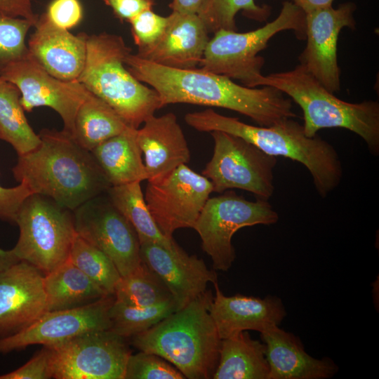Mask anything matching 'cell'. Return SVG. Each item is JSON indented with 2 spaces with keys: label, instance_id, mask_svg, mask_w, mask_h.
Masks as SVG:
<instances>
[{
  "label": "cell",
  "instance_id": "13",
  "mask_svg": "<svg viewBox=\"0 0 379 379\" xmlns=\"http://www.w3.org/2000/svg\"><path fill=\"white\" fill-rule=\"evenodd\" d=\"M76 232L103 251L121 276L133 271L142 262L140 244L133 226L104 194L73 211Z\"/></svg>",
  "mask_w": 379,
  "mask_h": 379
},
{
  "label": "cell",
  "instance_id": "37",
  "mask_svg": "<svg viewBox=\"0 0 379 379\" xmlns=\"http://www.w3.org/2000/svg\"><path fill=\"white\" fill-rule=\"evenodd\" d=\"M53 378L51 366V350L48 346L38 352L20 368L0 375V379H50Z\"/></svg>",
  "mask_w": 379,
  "mask_h": 379
},
{
  "label": "cell",
  "instance_id": "9",
  "mask_svg": "<svg viewBox=\"0 0 379 379\" xmlns=\"http://www.w3.org/2000/svg\"><path fill=\"white\" fill-rule=\"evenodd\" d=\"M279 218L268 201H249L227 190L208 199L193 229L199 235L201 248L210 256L213 270L225 272L236 258L232 244L234 234L245 227L276 224Z\"/></svg>",
  "mask_w": 379,
  "mask_h": 379
},
{
  "label": "cell",
  "instance_id": "27",
  "mask_svg": "<svg viewBox=\"0 0 379 379\" xmlns=\"http://www.w3.org/2000/svg\"><path fill=\"white\" fill-rule=\"evenodd\" d=\"M129 127L107 102L90 93L77 112L71 136L78 145L91 152Z\"/></svg>",
  "mask_w": 379,
  "mask_h": 379
},
{
  "label": "cell",
  "instance_id": "34",
  "mask_svg": "<svg viewBox=\"0 0 379 379\" xmlns=\"http://www.w3.org/2000/svg\"><path fill=\"white\" fill-rule=\"evenodd\" d=\"M34 26V24L27 19L0 12V71L29 54L25 39Z\"/></svg>",
  "mask_w": 379,
  "mask_h": 379
},
{
  "label": "cell",
  "instance_id": "26",
  "mask_svg": "<svg viewBox=\"0 0 379 379\" xmlns=\"http://www.w3.org/2000/svg\"><path fill=\"white\" fill-rule=\"evenodd\" d=\"M46 312L83 307L107 295L69 258L44 274Z\"/></svg>",
  "mask_w": 379,
  "mask_h": 379
},
{
  "label": "cell",
  "instance_id": "18",
  "mask_svg": "<svg viewBox=\"0 0 379 379\" xmlns=\"http://www.w3.org/2000/svg\"><path fill=\"white\" fill-rule=\"evenodd\" d=\"M140 254L168 287L177 310L205 292L208 284L218 281L215 271L202 259L188 255L177 244L171 249L154 243L141 244Z\"/></svg>",
  "mask_w": 379,
  "mask_h": 379
},
{
  "label": "cell",
  "instance_id": "38",
  "mask_svg": "<svg viewBox=\"0 0 379 379\" xmlns=\"http://www.w3.org/2000/svg\"><path fill=\"white\" fill-rule=\"evenodd\" d=\"M46 13L52 22L67 30L77 26L83 18L79 0H53Z\"/></svg>",
  "mask_w": 379,
  "mask_h": 379
},
{
  "label": "cell",
  "instance_id": "19",
  "mask_svg": "<svg viewBox=\"0 0 379 379\" xmlns=\"http://www.w3.org/2000/svg\"><path fill=\"white\" fill-rule=\"evenodd\" d=\"M209 312L221 340L249 330L260 333L279 326L287 313L281 299L268 295L264 298L237 294L225 295L218 281Z\"/></svg>",
  "mask_w": 379,
  "mask_h": 379
},
{
  "label": "cell",
  "instance_id": "33",
  "mask_svg": "<svg viewBox=\"0 0 379 379\" xmlns=\"http://www.w3.org/2000/svg\"><path fill=\"white\" fill-rule=\"evenodd\" d=\"M69 260L107 294L114 295L121 275L103 251L76 234Z\"/></svg>",
  "mask_w": 379,
  "mask_h": 379
},
{
  "label": "cell",
  "instance_id": "4",
  "mask_svg": "<svg viewBox=\"0 0 379 379\" xmlns=\"http://www.w3.org/2000/svg\"><path fill=\"white\" fill-rule=\"evenodd\" d=\"M213 297L211 291H206L152 328L131 337L133 345L166 360L185 378H213L221 343L209 312Z\"/></svg>",
  "mask_w": 379,
  "mask_h": 379
},
{
  "label": "cell",
  "instance_id": "7",
  "mask_svg": "<svg viewBox=\"0 0 379 379\" xmlns=\"http://www.w3.org/2000/svg\"><path fill=\"white\" fill-rule=\"evenodd\" d=\"M286 30L293 31L298 39H305V13L289 1L283 2L275 19L260 28L241 33L225 29L213 33L199 68L255 88L265 65V58L258 53L275 34Z\"/></svg>",
  "mask_w": 379,
  "mask_h": 379
},
{
  "label": "cell",
  "instance_id": "15",
  "mask_svg": "<svg viewBox=\"0 0 379 379\" xmlns=\"http://www.w3.org/2000/svg\"><path fill=\"white\" fill-rule=\"evenodd\" d=\"M357 6L347 1L305 14L307 44L299 56L300 65L324 87L334 93L340 89L337 46L344 27L354 29Z\"/></svg>",
  "mask_w": 379,
  "mask_h": 379
},
{
  "label": "cell",
  "instance_id": "39",
  "mask_svg": "<svg viewBox=\"0 0 379 379\" xmlns=\"http://www.w3.org/2000/svg\"><path fill=\"white\" fill-rule=\"evenodd\" d=\"M34 194L25 182L13 187L0 185V219L15 222L18 213L25 199Z\"/></svg>",
  "mask_w": 379,
  "mask_h": 379
},
{
  "label": "cell",
  "instance_id": "44",
  "mask_svg": "<svg viewBox=\"0 0 379 379\" xmlns=\"http://www.w3.org/2000/svg\"><path fill=\"white\" fill-rule=\"evenodd\" d=\"M20 261L13 251L0 248V273Z\"/></svg>",
  "mask_w": 379,
  "mask_h": 379
},
{
  "label": "cell",
  "instance_id": "31",
  "mask_svg": "<svg viewBox=\"0 0 379 379\" xmlns=\"http://www.w3.org/2000/svg\"><path fill=\"white\" fill-rule=\"evenodd\" d=\"M175 310L173 299L145 307L131 306L114 300L109 311V330L124 338H131L152 328Z\"/></svg>",
  "mask_w": 379,
  "mask_h": 379
},
{
  "label": "cell",
  "instance_id": "23",
  "mask_svg": "<svg viewBox=\"0 0 379 379\" xmlns=\"http://www.w3.org/2000/svg\"><path fill=\"white\" fill-rule=\"evenodd\" d=\"M260 338L266 347L269 379H327L338 371L331 359L312 357L298 337L279 326L260 333Z\"/></svg>",
  "mask_w": 379,
  "mask_h": 379
},
{
  "label": "cell",
  "instance_id": "29",
  "mask_svg": "<svg viewBox=\"0 0 379 379\" xmlns=\"http://www.w3.org/2000/svg\"><path fill=\"white\" fill-rule=\"evenodd\" d=\"M20 98L18 88L0 77V140L9 143L18 156L40 143L39 135L28 123Z\"/></svg>",
  "mask_w": 379,
  "mask_h": 379
},
{
  "label": "cell",
  "instance_id": "43",
  "mask_svg": "<svg viewBox=\"0 0 379 379\" xmlns=\"http://www.w3.org/2000/svg\"><path fill=\"white\" fill-rule=\"evenodd\" d=\"M305 14L332 6L333 0H291Z\"/></svg>",
  "mask_w": 379,
  "mask_h": 379
},
{
  "label": "cell",
  "instance_id": "36",
  "mask_svg": "<svg viewBox=\"0 0 379 379\" xmlns=\"http://www.w3.org/2000/svg\"><path fill=\"white\" fill-rule=\"evenodd\" d=\"M168 21V16H161L152 9H148L129 22L138 53L149 49L158 42L166 28Z\"/></svg>",
  "mask_w": 379,
  "mask_h": 379
},
{
  "label": "cell",
  "instance_id": "20",
  "mask_svg": "<svg viewBox=\"0 0 379 379\" xmlns=\"http://www.w3.org/2000/svg\"><path fill=\"white\" fill-rule=\"evenodd\" d=\"M27 48L29 53L52 76L63 81L77 80L86 60V33L74 35L48 18L39 15Z\"/></svg>",
  "mask_w": 379,
  "mask_h": 379
},
{
  "label": "cell",
  "instance_id": "12",
  "mask_svg": "<svg viewBox=\"0 0 379 379\" xmlns=\"http://www.w3.org/2000/svg\"><path fill=\"white\" fill-rule=\"evenodd\" d=\"M211 181L182 164L163 178L148 182L145 199L162 234L172 239L181 228H193L210 194Z\"/></svg>",
  "mask_w": 379,
  "mask_h": 379
},
{
  "label": "cell",
  "instance_id": "41",
  "mask_svg": "<svg viewBox=\"0 0 379 379\" xmlns=\"http://www.w3.org/2000/svg\"><path fill=\"white\" fill-rule=\"evenodd\" d=\"M0 12L27 19L34 25L39 18L33 11L32 0H0Z\"/></svg>",
  "mask_w": 379,
  "mask_h": 379
},
{
  "label": "cell",
  "instance_id": "6",
  "mask_svg": "<svg viewBox=\"0 0 379 379\" xmlns=\"http://www.w3.org/2000/svg\"><path fill=\"white\" fill-rule=\"evenodd\" d=\"M84 69L77 79L107 102L131 128L138 129L161 108L157 93L134 77L126 65L131 53L121 36L101 32L86 36Z\"/></svg>",
  "mask_w": 379,
  "mask_h": 379
},
{
  "label": "cell",
  "instance_id": "10",
  "mask_svg": "<svg viewBox=\"0 0 379 379\" xmlns=\"http://www.w3.org/2000/svg\"><path fill=\"white\" fill-rule=\"evenodd\" d=\"M210 134L213 153L201 175L211 181L213 192L239 189L268 201L274 192L277 157L237 135L220 131Z\"/></svg>",
  "mask_w": 379,
  "mask_h": 379
},
{
  "label": "cell",
  "instance_id": "22",
  "mask_svg": "<svg viewBox=\"0 0 379 379\" xmlns=\"http://www.w3.org/2000/svg\"><path fill=\"white\" fill-rule=\"evenodd\" d=\"M137 129L136 140L145 157L148 182L157 181L190 160L183 131L172 112L147 119Z\"/></svg>",
  "mask_w": 379,
  "mask_h": 379
},
{
  "label": "cell",
  "instance_id": "32",
  "mask_svg": "<svg viewBox=\"0 0 379 379\" xmlns=\"http://www.w3.org/2000/svg\"><path fill=\"white\" fill-rule=\"evenodd\" d=\"M241 11L246 18L265 22L270 16L272 7L258 5L255 0H203L198 15L208 33L225 29L237 31L236 15Z\"/></svg>",
  "mask_w": 379,
  "mask_h": 379
},
{
  "label": "cell",
  "instance_id": "2",
  "mask_svg": "<svg viewBox=\"0 0 379 379\" xmlns=\"http://www.w3.org/2000/svg\"><path fill=\"white\" fill-rule=\"evenodd\" d=\"M38 135L39 145L18 156L12 169L17 181L72 211L111 187L91 152L69 134L44 128Z\"/></svg>",
  "mask_w": 379,
  "mask_h": 379
},
{
  "label": "cell",
  "instance_id": "35",
  "mask_svg": "<svg viewBox=\"0 0 379 379\" xmlns=\"http://www.w3.org/2000/svg\"><path fill=\"white\" fill-rule=\"evenodd\" d=\"M185 377L174 366L161 357L140 351L129 356L124 379H183Z\"/></svg>",
  "mask_w": 379,
  "mask_h": 379
},
{
  "label": "cell",
  "instance_id": "24",
  "mask_svg": "<svg viewBox=\"0 0 379 379\" xmlns=\"http://www.w3.org/2000/svg\"><path fill=\"white\" fill-rule=\"evenodd\" d=\"M136 133L137 129L129 127L91 151L111 186L147 178Z\"/></svg>",
  "mask_w": 379,
  "mask_h": 379
},
{
  "label": "cell",
  "instance_id": "40",
  "mask_svg": "<svg viewBox=\"0 0 379 379\" xmlns=\"http://www.w3.org/2000/svg\"><path fill=\"white\" fill-rule=\"evenodd\" d=\"M121 21L130 22L145 10L152 9L154 0H104Z\"/></svg>",
  "mask_w": 379,
  "mask_h": 379
},
{
  "label": "cell",
  "instance_id": "14",
  "mask_svg": "<svg viewBox=\"0 0 379 379\" xmlns=\"http://www.w3.org/2000/svg\"><path fill=\"white\" fill-rule=\"evenodd\" d=\"M0 77L18 88L25 111L39 107L53 109L62 120V130L72 135L77 112L91 93L83 84L54 77L29 53L4 67Z\"/></svg>",
  "mask_w": 379,
  "mask_h": 379
},
{
  "label": "cell",
  "instance_id": "21",
  "mask_svg": "<svg viewBox=\"0 0 379 379\" xmlns=\"http://www.w3.org/2000/svg\"><path fill=\"white\" fill-rule=\"evenodd\" d=\"M158 42L135 53L152 62L176 69L197 68L210 39L198 14L173 12Z\"/></svg>",
  "mask_w": 379,
  "mask_h": 379
},
{
  "label": "cell",
  "instance_id": "8",
  "mask_svg": "<svg viewBox=\"0 0 379 379\" xmlns=\"http://www.w3.org/2000/svg\"><path fill=\"white\" fill-rule=\"evenodd\" d=\"M15 223L20 233L11 250L20 261L46 274L69 258L77 234L72 211L34 193L22 204Z\"/></svg>",
  "mask_w": 379,
  "mask_h": 379
},
{
  "label": "cell",
  "instance_id": "30",
  "mask_svg": "<svg viewBox=\"0 0 379 379\" xmlns=\"http://www.w3.org/2000/svg\"><path fill=\"white\" fill-rule=\"evenodd\" d=\"M117 302L136 307H145L173 300L160 277L142 261L131 273L121 276L114 292Z\"/></svg>",
  "mask_w": 379,
  "mask_h": 379
},
{
  "label": "cell",
  "instance_id": "3",
  "mask_svg": "<svg viewBox=\"0 0 379 379\" xmlns=\"http://www.w3.org/2000/svg\"><path fill=\"white\" fill-rule=\"evenodd\" d=\"M185 121L197 131H220L234 135L268 154L302 164L310 173L315 189L322 198L333 191L342 180V162L335 147L317 134L307 136L303 126L293 118L269 126H253L206 109L187 113Z\"/></svg>",
  "mask_w": 379,
  "mask_h": 379
},
{
  "label": "cell",
  "instance_id": "5",
  "mask_svg": "<svg viewBox=\"0 0 379 379\" xmlns=\"http://www.w3.org/2000/svg\"><path fill=\"white\" fill-rule=\"evenodd\" d=\"M263 86L279 90L299 105L307 136L314 137L323 128H345L361 137L372 155H379L378 101L352 103L340 100L300 64L291 70L262 75L256 87Z\"/></svg>",
  "mask_w": 379,
  "mask_h": 379
},
{
  "label": "cell",
  "instance_id": "42",
  "mask_svg": "<svg viewBox=\"0 0 379 379\" xmlns=\"http://www.w3.org/2000/svg\"><path fill=\"white\" fill-rule=\"evenodd\" d=\"M203 0H173L169 4L173 12L198 13Z\"/></svg>",
  "mask_w": 379,
  "mask_h": 379
},
{
  "label": "cell",
  "instance_id": "1",
  "mask_svg": "<svg viewBox=\"0 0 379 379\" xmlns=\"http://www.w3.org/2000/svg\"><path fill=\"white\" fill-rule=\"evenodd\" d=\"M125 65L134 77L157 93L161 107L177 103L221 107L246 116L260 126L297 117L291 100L272 86L247 87L199 67H168L133 53L126 58Z\"/></svg>",
  "mask_w": 379,
  "mask_h": 379
},
{
  "label": "cell",
  "instance_id": "25",
  "mask_svg": "<svg viewBox=\"0 0 379 379\" xmlns=\"http://www.w3.org/2000/svg\"><path fill=\"white\" fill-rule=\"evenodd\" d=\"M265 343L246 331L221 340L213 379H269Z\"/></svg>",
  "mask_w": 379,
  "mask_h": 379
},
{
  "label": "cell",
  "instance_id": "11",
  "mask_svg": "<svg viewBox=\"0 0 379 379\" xmlns=\"http://www.w3.org/2000/svg\"><path fill=\"white\" fill-rule=\"evenodd\" d=\"M126 338L109 329L78 335L48 346L55 379H124L131 352Z\"/></svg>",
  "mask_w": 379,
  "mask_h": 379
},
{
  "label": "cell",
  "instance_id": "16",
  "mask_svg": "<svg viewBox=\"0 0 379 379\" xmlns=\"http://www.w3.org/2000/svg\"><path fill=\"white\" fill-rule=\"evenodd\" d=\"M114 300V295H107L83 307L46 312L19 332L0 338V354L33 345H53L86 332L109 329V311Z\"/></svg>",
  "mask_w": 379,
  "mask_h": 379
},
{
  "label": "cell",
  "instance_id": "17",
  "mask_svg": "<svg viewBox=\"0 0 379 379\" xmlns=\"http://www.w3.org/2000/svg\"><path fill=\"white\" fill-rule=\"evenodd\" d=\"M44 274L25 261L0 273V338L27 327L45 312Z\"/></svg>",
  "mask_w": 379,
  "mask_h": 379
},
{
  "label": "cell",
  "instance_id": "28",
  "mask_svg": "<svg viewBox=\"0 0 379 379\" xmlns=\"http://www.w3.org/2000/svg\"><path fill=\"white\" fill-rule=\"evenodd\" d=\"M112 205L126 218L137 233L140 244L154 243L173 248L176 243L157 227L147 206L140 182L111 186L106 192Z\"/></svg>",
  "mask_w": 379,
  "mask_h": 379
}]
</instances>
